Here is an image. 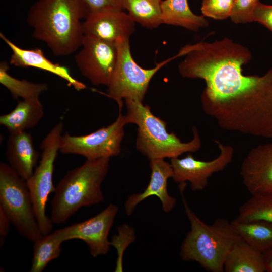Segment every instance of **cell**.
I'll list each match as a JSON object with an SVG mask.
<instances>
[{
  "instance_id": "cell-1",
  "label": "cell",
  "mask_w": 272,
  "mask_h": 272,
  "mask_svg": "<svg viewBox=\"0 0 272 272\" xmlns=\"http://www.w3.org/2000/svg\"><path fill=\"white\" fill-rule=\"evenodd\" d=\"M177 55L184 56L178 66L182 77L205 81L202 109L221 128L272 138V69L261 76L243 74L251 52L227 37L186 44Z\"/></svg>"
},
{
  "instance_id": "cell-2",
  "label": "cell",
  "mask_w": 272,
  "mask_h": 272,
  "mask_svg": "<svg viewBox=\"0 0 272 272\" xmlns=\"http://www.w3.org/2000/svg\"><path fill=\"white\" fill-rule=\"evenodd\" d=\"M85 13L81 0H38L27 21L33 36L45 43L54 55L66 56L81 47Z\"/></svg>"
},
{
  "instance_id": "cell-3",
  "label": "cell",
  "mask_w": 272,
  "mask_h": 272,
  "mask_svg": "<svg viewBox=\"0 0 272 272\" xmlns=\"http://www.w3.org/2000/svg\"><path fill=\"white\" fill-rule=\"evenodd\" d=\"M184 190H180L190 230L181 245L180 257L198 262L209 271L223 272L228 253L242 238L225 219L217 218L210 225L204 223L188 205Z\"/></svg>"
},
{
  "instance_id": "cell-4",
  "label": "cell",
  "mask_w": 272,
  "mask_h": 272,
  "mask_svg": "<svg viewBox=\"0 0 272 272\" xmlns=\"http://www.w3.org/2000/svg\"><path fill=\"white\" fill-rule=\"evenodd\" d=\"M110 158L87 160L69 171L55 187L50 219L61 224L83 207L104 201L101 184L109 167Z\"/></svg>"
},
{
  "instance_id": "cell-5",
  "label": "cell",
  "mask_w": 272,
  "mask_h": 272,
  "mask_svg": "<svg viewBox=\"0 0 272 272\" xmlns=\"http://www.w3.org/2000/svg\"><path fill=\"white\" fill-rule=\"evenodd\" d=\"M125 103L127 123L138 126L136 148L149 160L179 157L201 148V140L195 126L192 128V140L183 143L173 132L167 130L166 123L155 116L149 105L131 100H125Z\"/></svg>"
},
{
  "instance_id": "cell-6",
  "label": "cell",
  "mask_w": 272,
  "mask_h": 272,
  "mask_svg": "<svg viewBox=\"0 0 272 272\" xmlns=\"http://www.w3.org/2000/svg\"><path fill=\"white\" fill-rule=\"evenodd\" d=\"M118 57L110 80L107 85V96L116 102L122 109L123 100L143 102L150 82L156 73L167 63L177 58L175 56L156 64L151 69L138 65L132 57L129 38L117 40Z\"/></svg>"
},
{
  "instance_id": "cell-7",
  "label": "cell",
  "mask_w": 272,
  "mask_h": 272,
  "mask_svg": "<svg viewBox=\"0 0 272 272\" xmlns=\"http://www.w3.org/2000/svg\"><path fill=\"white\" fill-rule=\"evenodd\" d=\"M0 208L25 238L34 242L43 236L26 181L3 162L0 163Z\"/></svg>"
},
{
  "instance_id": "cell-8",
  "label": "cell",
  "mask_w": 272,
  "mask_h": 272,
  "mask_svg": "<svg viewBox=\"0 0 272 272\" xmlns=\"http://www.w3.org/2000/svg\"><path fill=\"white\" fill-rule=\"evenodd\" d=\"M63 124L60 121L47 133L41 142V159L32 176L26 182L32 200L35 217L43 235L51 232L53 223L46 214L49 195L54 192V163L60 152Z\"/></svg>"
},
{
  "instance_id": "cell-9",
  "label": "cell",
  "mask_w": 272,
  "mask_h": 272,
  "mask_svg": "<svg viewBox=\"0 0 272 272\" xmlns=\"http://www.w3.org/2000/svg\"><path fill=\"white\" fill-rule=\"evenodd\" d=\"M121 110L119 109L118 115L114 122L89 134L72 135L64 133L61 139L60 152L80 155L87 160L118 156L121 152L124 126L128 124Z\"/></svg>"
},
{
  "instance_id": "cell-10",
  "label": "cell",
  "mask_w": 272,
  "mask_h": 272,
  "mask_svg": "<svg viewBox=\"0 0 272 272\" xmlns=\"http://www.w3.org/2000/svg\"><path fill=\"white\" fill-rule=\"evenodd\" d=\"M81 47L75 60L81 74L94 85L107 86L118 57L116 42L84 35Z\"/></svg>"
},
{
  "instance_id": "cell-11",
  "label": "cell",
  "mask_w": 272,
  "mask_h": 272,
  "mask_svg": "<svg viewBox=\"0 0 272 272\" xmlns=\"http://www.w3.org/2000/svg\"><path fill=\"white\" fill-rule=\"evenodd\" d=\"M220 150L219 156L210 161L195 159L191 154L183 158L171 159L173 180L179 184L180 189H184L186 182L190 184L193 191H200L207 186L209 178L216 172L223 170L232 160L234 148L215 141Z\"/></svg>"
},
{
  "instance_id": "cell-12",
  "label": "cell",
  "mask_w": 272,
  "mask_h": 272,
  "mask_svg": "<svg viewBox=\"0 0 272 272\" xmlns=\"http://www.w3.org/2000/svg\"><path fill=\"white\" fill-rule=\"evenodd\" d=\"M118 211L116 205L110 203L95 216L73 224L70 240L83 241L94 257L107 254L110 246L108 234Z\"/></svg>"
},
{
  "instance_id": "cell-13",
  "label": "cell",
  "mask_w": 272,
  "mask_h": 272,
  "mask_svg": "<svg viewBox=\"0 0 272 272\" xmlns=\"http://www.w3.org/2000/svg\"><path fill=\"white\" fill-rule=\"evenodd\" d=\"M243 184L251 195L272 193V143L251 149L241 165Z\"/></svg>"
},
{
  "instance_id": "cell-14",
  "label": "cell",
  "mask_w": 272,
  "mask_h": 272,
  "mask_svg": "<svg viewBox=\"0 0 272 272\" xmlns=\"http://www.w3.org/2000/svg\"><path fill=\"white\" fill-rule=\"evenodd\" d=\"M135 23L123 11L93 13L83 22L84 35L110 42L130 38L135 31Z\"/></svg>"
},
{
  "instance_id": "cell-15",
  "label": "cell",
  "mask_w": 272,
  "mask_h": 272,
  "mask_svg": "<svg viewBox=\"0 0 272 272\" xmlns=\"http://www.w3.org/2000/svg\"><path fill=\"white\" fill-rule=\"evenodd\" d=\"M150 179L146 189L142 192L130 195L125 202V212L128 216L132 214L138 204L151 196H156L160 199L165 212H171L176 205V199L169 195L167 188L168 180L173 175L170 163L164 159H153L150 160Z\"/></svg>"
},
{
  "instance_id": "cell-16",
  "label": "cell",
  "mask_w": 272,
  "mask_h": 272,
  "mask_svg": "<svg viewBox=\"0 0 272 272\" xmlns=\"http://www.w3.org/2000/svg\"><path fill=\"white\" fill-rule=\"evenodd\" d=\"M0 37L12 52L10 62L21 67H35L52 73L65 80L69 85L77 90L86 88L83 83L75 79L68 69L62 65L54 63L49 60L39 48L26 49L22 48L1 33Z\"/></svg>"
},
{
  "instance_id": "cell-17",
  "label": "cell",
  "mask_w": 272,
  "mask_h": 272,
  "mask_svg": "<svg viewBox=\"0 0 272 272\" xmlns=\"http://www.w3.org/2000/svg\"><path fill=\"white\" fill-rule=\"evenodd\" d=\"M6 154L9 165L20 176L26 181L32 176L40 155L30 133H10Z\"/></svg>"
},
{
  "instance_id": "cell-18",
  "label": "cell",
  "mask_w": 272,
  "mask_h": 272,
  "mask_svg": "<svg viewBox=\"0 0 272 272\" xmlns=\"http://www.w3.org/2000/svg\"><path fill=\"white\" fill-rule=\"evenodd\" d=\"M44 115V107L39 98L19 101L10 112L0 116V124L10 133L26 131L36 126Z\"/></svg>"
},
{
  "instance_id": "cell-19",
  "label": "cell",
  "mask_w": 272,
  "mask_h": 272,
  "mask_svg": "<svg viewBox=\"0 0 272 272\" xmlns=\"http://www.w3.org/2000/svg\"><path fill=\"white\" fill-rule=\"evenodd\" d=\"M72 225L43 235L34 242L33 258L29 271L42 272L61 252V244L70 240Z\"/></svg>"
},
{
  "instance_id": "cell-20",
  "label": "cell",
  "mask_w": 272,
  "mask_h": 272,
  "mask_svg": "<svg viewBox=\"0 0 272 272\" xmlns=\"http://www.w3.org/2000/svg\"><path fill=\"white\" fill-rule=\"evenodd\" d=\"M162 24L179 26L192 31L209 26V21L190 9L187 0H163L161 5Z\"/></svg>"
},
{
  "instance_id": "cell-21",
  "label": "cell",
  "mask_w": 272,
  "mask_h": 272,
  "mask_svg": "<svg viewBox=\"0 0 272 272\" xmlns=\"http://www.w3.org/2000/svg\"><path fill=\"white\" fill-rule=\"evenodd\" d=\"M224 271L265 272L263 253L241 239L233 245L228 253Z\"/></svg>"
},
{
  "instance_id": "cell-22",
  "label": "cell",
  "mask_w": 272,
  "mask_h": 272,
  "mask_svg": "<svg viewBox=\"0 0 272 272\" xmlns=\"http://www.w3.org/2000/svg\"><path fill=\"white\" fill-rule=\"evenodd\" d=\"M236 232L243 240L262 253L272 249V222L255 221H231Z\"/></svg>"
},
{
  "instance_id": "cell-23",
  "label": "cell",
  "mask_w": 272,
  "mask_h": 272,
  "mask_svg": "<svg viewBox=\"0 0 272 272\" xmlns=\"http://www.w3.org/2000/svg\"><path fill=\"white\" fill-rule=\"evenodd\" d=\"M163 0H125L124 10L135 23L148 29H155L162 24Z\"/></svg>"
},
{
  "instance_id": "cell-24",
  "label": "cell",
  "mask_w": 272,
  "mask_h": 272,
  "mask_svg": "<svg viewBox=\"0 0 272 272\" xmlns=\"http://www.w3.org/2000/svg\"><path fill=\"white\" fill-rule=\"evenodd\" d=\"M9 69L7 62H1L0 83L9 91L14 98L22 100L39 98L41 94L48 89L46 83H33L12 76L8 73Z\"/></svg>"
},
{
  "instance_id": "cell-25",
  "label": "cell",
  "mask_w": 272,
  "mask_h": 272,
  "mask_svg": "<svg viewBox=\"0 0 272 272\" xmlns=\"http://www.w3.org/2000/svg\"><path fill=\"white\" fill-rule=\"evenodd\" d=\"M235 220L241 222H272V193L252 195L240 206Z\"/></svg>"
},
{
  "instance_id": "cell-26",
  "label": "cell",
  "mask_w": 272,
  "mask_h": 272,
  "mask_svg": "<svg viewBox=\"0 0 272 272\" xmlns=\"http://www.w3.org/2000/svg\"><path fill=\"white\" fill-rule=\"evenodd\" d=\"M118 234L114 235L110 245L117 250V258L116 262L115 271H123V255L125 249L133 243L136 238L134 230L127 224H124L117 228Z\"/></svg>"
},
{
  "instance_id": "cell-27",
  "label": "cell",
  "mask_w": 272,
  "mask_h": 272,
  "mask_svg": "<svg viewBox=\"0 0 272 272\" xmlns=\"http://www.w3.org/2000/svg\"><path fill=\"white\" fill-rule=\"evenodd\" d=\"M234 0H202L201 11L203 16L215 20L230 18Z\"/></svg>"
},
{
  "instance_id": "cell-28",
  "label": "cell",
  "mask_w": 272,
  "mask_h": 272,
  "mask_svg": "<svg viewBox=\"0 0 272 272\" xmlns=\"http://www.w3.org/2000/svg\"><path fill=\"white\" fill-rule=\"evenodd\" d=\"M259 0H234L230 19L235 24L252 22V13Z\"/></svg>"
},
{
  "instance_id": "cell-29",
  "label": "cell",
  "mask_w": 272,
  "mask_h": 272,
  "mask_svg": "<svg viewBox=\"0 0 272 272\" xmlns=\"http://www.w3.org/2000/svg\"><path fill=\"white\" fill-rule=\"evenodd\" d=\"M81 2L86 19L93 13L123 11L125 0H81Z\"/></svg>"
},
{
  "instance_id": "cell-30",
  "label": "cell",
  "mask_w": 272,
  "mask_h": 272,
  "mask_svg": "<svg viewBox=\"0 0 272 272\" xmlns=\"http://www.w3.org/2000/svg\"><path fill=\"white\" fill-rule=\"evenodd\" d=\"M252 22H257L272 32V5L259 2L252 13Z\"/></svg>"
},
{
  "instance_id": "cell-31",
  "label": "cell",
  "mask_w": 272,
  "mask_h": 272,
  "mask_svg": "<svg viewBox=\"0 0 272 272\" xmlns=\"http://www.w3.org/2000/svg\"><path fill=\"white\" fill-rule=\"evenodd\" d=\"M11 221L2 209L0 208V246L2 247L5 242L10 230Z\"/></svg>"
},
{
  "instance_id": "cell-32",
  "label": "cell",
  "mask_w": 272,
  "mask_h": 272,
  "mask_svg": "<svg viewBox=\"0 0 272 272\" xmlns=\"http://www.w3.org/2000/svg\"><path fill=\"white\" fill-rule=\"evenodd\" d=\"M264 265L267 272H272V249L263 253Z\"/></svg>"
}]
</instances>
